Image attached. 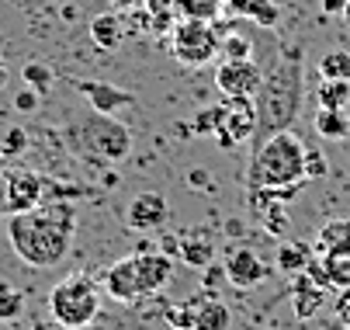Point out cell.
<instances>
[{"mask_svg": "<svg viewBox=\"0 0 350 330\" xmlns=\"http://www.w3.org/2000/svg\"><path fill=\"white\" fill-rule=\"evenodd\" d=\"M219 115H222V105H212V108H205V112H198L194 122H191V132H194V136H212L215 125H219Z\"/></svg>", "mask_w": 350, "mask_h": 330, "instance_id": "obj_28", "label": "cell"}, {"mask_svg": "<svg viewBox=\"0 0 350 330\" xmlns=\"http://www.w3.org/2000/svg\"><path fill=\"white\" fill-rule=\"evenodd\" d=\"M319 77H326V80H350V53H326L319 60Z\"/></svg>", "mask_w": 350, "mask_h": 330, "instance_id": "obj_25", "label": "cell"}, {"mask_svg": "<svg viewBox=\"0 0 350 330\" xmlns=\"http://www.w3.org/2000/svg\"><path fill=\"white\" fill-rule=\"evenodd\" d=\"M226 8H229V14L250 18L260 28H278V21H281V11L274 0H226Z\"/></svg>", "mask_w": 350, "mask_h": 330, "instance_id": "obj_16", "label": "cell"}, {"mask_svg": "<svg viewBox=\"0 0 350 330\" xmlns=\"http://www.w3.org/2000/svg\"><path fill=\"white\" fill-rule=\"evenodd\" d=\"M77 150L80 157H94L105 164H118L132 153V132L118 115H105V112H90L77 129Z\"/></svg>", "mask_w": 350, "mask_h": 330, "instance_id": "obj_5", "label": "cell"}, {"mask_svg": "<svg viewBox=\"0 0 350 330\" xmlns=\"http://www.w3.org/2000/svg\"><path fill=\"white\" fill-rule=\"evenodd\" d=\"M129 261H132V275H135L139 299L157 296L160 289H167V281H170V275H174V257H170V254L142 251V254H132Z\"/></svg>", "mask_w": 350, "mask_h": 330, "instance_id": "obj_9", "label": "cell"}, {"mask_svg": "<svg viewBox=\"0 0 350 330\" xmlns=\"http://www.w3.org/2000/svg\"><path fill=\"white\" fill-rule=\"evenodd\" d=\"M219 56L222 60H254V42H250L246 35H226L219 42Z\"/></svg>", "mask_w": 350, "mask_h": 330, "instance_id": "obj_24", "label": "cell"}, {"mask_svg": "<svg viewBox=\"0 0 350 330\" xmlns=\"http://www.w3.org/2000/svg\"><path fill=\"white\" fill-rule=\"evenodd\" d=\"M187 184L198 188V192H212V174L202 170V167H198V170H187Z\"/></svg>", "mask_w": 350, "mask_h": 330, "instance_id": "obj_32", "label": "cell"}, {"mask_svg": "<svg viewBox=\"0 0 350 330\" xmlns=\"http://www.w3.org/2000/svg\"><path fill=\"white\" fill-rule=\"evenodd\" d=\"M219 28L212 21H194V18H184L174 35H170V53L177 63L184 66H205L219 56Z\"/></svg>", "mask_w": 350, "mask_h": 330, "instance_id": "obj_6", "label": "cell"}, {"mask_svg": "<svg viewBox=\"0 0 350 330\" xmlns=\"http://www.w3.org/2000/svg\"><path fill=\"white\" fill-rule=\"evenodd\" d=\"M343 8H347V0H323L326 14H343Z\"/></svg>", "mask_w": 350, "mask_h": 330, "instance_id": "obj_33", "label": "cell"}, {"mask_svg": "<svg viewBox=\"0 0 350 330\" xmlns=\"http://www.w3.org/2000/svg\"><path fill=\"white\" fill-rule=\"evenodd\" d=\"M101 313V285L87 275H66L49 289V316L63 330H87Z\"/></svg>", "mask_w": 350, "mask_h": 330, "instance_id": "obj_4", "label": "cell"}, {"mask_svg": "<svg viewBox=\"0 0 350 330\" xmlns=\"http://www.w3.org/2000/svg\"><path fill=\"white\" fill-rule=\"evenodd\" d=\"M326 174H329V164H326V157H323L319 150L306 147V177H309V181H319V177H326Z\"/></svg>", "mask_w": 350, "mask_h": 330, "instance_id": "obj_29", "label": "cell"}, {"mask_svg": "<svg viewBox=\"0 0 350 330\" xmlns=\"http://www.w3.org/2000/svg\"><path fill=\"white\" fill-rule=\"evenodd\" d=\"M309 247L306 244H284L281 251H278V264H281V271H306L309 268Z\"/></svg>", "mask_w": 350, "mask_h": 330, "instance_id": "obj_23", "label": "cell"}, {"mask_svg": "<svg viewBox=\"0 0 350 330\" xmlns=\"http://www.w3.org/2000/svg\"><path fill=\"white\" fill-rule=\"evenodd\" d=\"M347 143H350V139H347Z\"/></svg>", "mask_w": 350, "mask_h": 330, "instance_id": "obj_36", "label": "cell"}, {"mask_svg": "<svg viewBox=\"0 0 350 330\" xmlns=\"http://www.w3.org/2000/svg\"><path fill=\"white\" fill-rule=\"evenodd\" d=\"M271 275V268L250 251V247H239V251H232L229 254V261H226V278L232 281V285H239V289H250V285H260V281Z\"/></svg>", "mask_w": 350, "mask_h": 330, "instance_id": "obj_13", "label": "cell"}, {"mask_svg": "<svg viewBox=\"0 0 350 330\" xmlns=\"http://www.w3.org/2000/svg\"><path fill=\"white\" fill-rule=\"evenodd\" d=\"M316 105L319 108H336L350 115V80H319L316 87Z\"/></svg>", "mask_w": 350, "mask_h": 330, "instance_id": "obj_18", "label": "cell"}, {"mask_svg": "<svg viewBox=\"0 0 350 330\" xmlns=\"http://www.w3.org/2000/svg\"><path fill=\"white\" fill-rule=\"evenodd\" d=\"M316 132L323 139H350V115L347 112H336V108H319L316 118H312Z\"/></svg>", "mask_w": 350, "mask_h": 330, "instance_id": "obj_19", "label": "cell"}, {"mask_svg": "<svg viewBox=\"0 0 350 330\" xmlns=\"http://www.w3.org/2000/svg\"><path fill=\"white\" fill-rule=\"evenodd\" d=\"M167 219H170V202H167V195H160V192H139V195L129 202V209H125V223H129L132 229H139V233H153V229H160Z\"/></svg>", "mask_w": 350, "mask_h": 330, "instance_id": "obj_11", "label": "cell"}, {"mask_svg": "<svg viewBox=\"0 0 350 330\" xmlns=\"http://www.w3.org/2000/svg\"><path fill=\"white\" fill-rule=\"evenodd\" d=\"M122 38H125L122 14L108 11V14H97V18L90 21V42H94L101 53H108V49H118V45H122Z\"/></svg>", "mask_w": 350, "mask_h": 330, "instance_id": "obj_17", "label": "cell"}, {"mask_svg": "<svg viewBox=\"0 0 350 330\" xmlns=\"http://www.w3.org/2000/svg\"><path fill=\"white\" fill-rule=\"evenodd\" d=\"M229 323V309L222 303H202V306H194V330H226Z\"/></svg>", "mask_w": 350, "mask_h": 330, "instance_id": "obj_21", "label": "cell"}, {"mask_svg": "<svg viewBox=\"0 0 350 330\" xmlns=\"http://www.w3.org/2000/svg\"><path fill=\"white\" fill-rule=\"evenodd\" d=\"M177 14L184 18H194V21H212L222 8V0H174Z\"/></svg>", "mask_w": 350, "mask_h": 330, "instance_id": "obj_22", "label": "cell"}, {"mask_svg": "<svg viewBox=\"0 0 350 330\" xmlns=\"http://www.w3.org/2000/svg\"><path fill=\"white\" fill-rule=\"evenodd\" d=\"M306 177V143L291 129L274 132L254 147L246 167V184L264 188V192H278L281 199H295Z\"/></svg>", "mask_w": 350, "mask_h": 330, "instance_id": "obj_3", "label": "cell"}, {"mask_svg": "<svg viewBox=\"0 0 350 330\" xmlns=\"http://www.w3.org/2000/svg\"><path fill=\"white\" fill-rule=\"evenodd\" d=\"M333 313H336V323H340V330H350V285L336 289V303H333Z\"/></svg>", "mask_w": 350, "mask_h": 330, "instance_id": "obj_30", "label": "cell"}, {"mask_svg": "<svg viewBox=\"0 0 350 330\" xmlns=\"http://www.w3.org/2000/svg\"><path fill=\"white\" fill-rule=\"evenodd\" d=\"M21 77H25V87H31L35 94H49V87H53V70L42 63H25Z\"/></svg>", "mask_w": 350, "mask_h": 330, "instance_id": "obj_26", "label": "cell"}, {"mask_svg": "<svg viewBox=\"0 0 350 330\" xmlns=\"http://www.w3.org/2000/svg\"><path fill=\"white\" fill-rule=\"evenodd\" d=\"M38 98H42V94H35L31 87H25L18 98H14V108H18V112H35V108H38Z\"/></svg>", "mask_w": 350, "mask_h": 330, "instance_id": "obj_31", "label": "cell"}, {"mask_svg": "<svg viewBox=\"0 0 350 330\" xmlns=\"http://www.w3.org/2000/svg\"><path fill=\"white\" fill-rule=\"evenodd\" d=\"M302 101H306V49L298 42H284L264 66L257 98H254V112H257L254 147L274 132L291 129L302 115Z\"/></svg>", "mask_w": 350, "mask_h": 330, "instance_id": "obj_1", "label": "cell"}, {"mask_svg": "<svg viewBox=\"0 0 350 330\" xmlns=\"http://www.w3.org/2000/svg\"><path fill=\"white\" fill-rule=\"evenodd\" d=\"M260 77L264 66H257L254 60H222L215 66V87L226 101H254Z\"/></svg>", "mask_w": 350, "mask_h": 330, "instance_id": "obj_7", "label": "cell"}, {"mask_svg": "<svg viewBox=\"0 0 350 330\" xmlns=\"http://www.w3.org/2000/svg\"><path fill=\"white\" fill-rule=\"evenodd\" d=\"M177 257H184L194 268H208L215 257V244L208 237V229H191L177 237Z\"/></svg>", "mask_w": 350, "mask_h": 330, "instance_id": "obj_14", "label": "cell"}, {"mask_svg": "<svg viewBox=\"0 0 350 330\" xmlns=\"http://www.w3.org/2000/svg\"><path fill=\"white\" fill-rule=\"evenodd\" d=\"M45 199V177L35 170H18L4 181V209L8 212H28L38 209Z\"/></svg>", "mask_w": 350, "mask_h": 330, "instance_id": "obj_10", "label": "cell"}, {"mask_svg": "<svg viewBox=\"0 0 350 330\" xmlns=\"http://www.w3.org/2000/svg\"><path fill=\"white\" fill-rule=\"evenodd\" d=\"M73 229H77L73 205L53 202L28 212H11L8 240H11V251L28 268H56L73 247Z\"/></svg>", "mask_w": 350, "mask_h": 330, "instance_id": "obj_2", "label": "cell"}, {"mask_svg": "<svg viewBox=\"0 0 350 330\" xmlns=\"http://www.w3.org/2000/svg\"><path fill=\"white\" fill-rule=\"evenodd\" d=\"M21 309H25V296L18 289L0 285V320H18Z\"/></svg>", "mask_w": 350, "mask_h": 330, "instance_id": "obj_27", "label": "cell"}, {"mask_svg": "<svg viewBox=\"0 0 350 330\" xmlns=\"http://www.w3.org/2000/svg\"><path fill=\"white\" fill-rule=\"evenodd\" d=\"M8 84V66H4V60H0V87Z\"/></svg>", "mask_w": 350, "mask_h": 330, "instance_id": "obj_34", "label": "cell"}, {"mask_svg": "<svg viewBox=\"0 0 350 330\" xmlns=\"http://www.w3.org/2000/svg\"><path fill=\"white\" fill-rule=\"evenodd\" d=\"M340 18H343V25L350 28V0H347V8H343V14H340Z\"/></svg>", "mask_w": 350, "mask_h": 330, "instance_id": "obj_35", "label": "cell"}, {"mask_svg": "<svg viewBox=\"0 0 350 330\" xmlns=\"http://www.w3.org/2000/svg\"><path fill=\"white\" fill-rule=\"evenodd\" d=\"M323 299H326L323 285H312V275H309V278L298 281V289H295V313L302 316V320H309L323 306Z\"/></svg>", "mask_w": 350, "mask_h": 330, "instance_id": "obj_20", "label": "cell"}, {"mask_svg": "<svg viewBox=\"0 0 350 330\" xmlns=\"http://www.w3.org/2000/svg\"><path fill=\"white\" fill-rule=\"evenodd\" d=\"M77 90L87 98L90 112L118 115V112H125V108H135V94H132V90H122V87L105 84V80H77Z\"/></svg>", "mask_w": 350, "mask_h": 330, "instance_id": "obj_12", "label": "cell"}, {"mask_svg": "<svg viewBox=\"0 0 350 330\" xmlns=\"http://www.w3.org/2000/svg\"><path fill=\"white\" fill-rule=\"evenodd\" d=\"M254 129H257L254 101H222V115L212 136L222 143V150H236L254 139Z\"/></svg>", "mask_w": 350, "mask_h": 330, "instance_id": "obj_8", "label": "cell"}, {"mask_svg": "<svg viewBox=\"0 0 350 330\" xmlns=\"http://www.w3.org/2000/svg\"><path fill=\"white\" fill-rule=\"evenodd\" d=\"M316 251L323 257H350V219H329L316 237Z\"/></svg>", "mask_w": 350, "mask_h": 330, "instance_id": "obj_15", "label": "cell"}]
</instances>
